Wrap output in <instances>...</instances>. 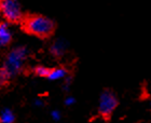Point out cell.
Listing matches in <instances>:
<instances>
[{
	"label": "cell",
	"instance_id": "obj_3",
	"mask_svg": "<svg viewBox=\"0 0 151 123\" xmlns=\"http://www.w3.org/2000/svg\"><path fill=\"white\" fill-rule=\"evenodd\" d=\"M0 12L10 23H17L23 19L22 6L17 0H0Z\"/></svg>",
	"mask_w": 151,
	"mask_h": 123
},
{
	"label": "cell",
	"instance_id": "obj_13",
	"mask_svg": "<svg viewBox=\"0 0 151 123\" xmlns=\"http://www.w3.org/2000/svg\"><path fill=\"white\" fill-rule=\"evenodd\" d=\"M75 103H76V98L73 97V96H67V97L65 98V101H64V104H65V106H67V107H70V106L75 105Z\"/></svg>",
	"mask_w": 151,
	"mask_h": 123
},
{
	"label": "cell",
	"instance_id": "obj_14",
	"mask_svg": "<svg viewBox=\"0 0 151 123\" xmlns=\"http://www.w3.org/2000/svg\"><path fill=\"white\" fill-rule=\"evenodd\" d=\"M32 104H34V106H35V107L40 108V107H43L45 103H44V101L42 99V98L37 97V98H35V99H34V103H32Z\"/></svg>",
	"mask_w": 151,
	"mask_h": 123
},
{
	"label": "cell",
	"instance_id": "obj_5",
	"mask_svg": "<svg viewBox=\"0 0 151 123\" xmlns=\"http://www.w3.org/2000/svg\"><path fill=\"white\" fill-rule=\"evenodd\" d=\"M67 51V42L64 39H57L51 44L50 47V53L52 56L56 57H62L64 54L66 53Z\"/></svg>",
	"mask_w": 151,
	"mask_h": 123
},
{
	"label": "cell",
	"instance_id": "obj_12",
	"mask_svg": "<svg viewBox=\"0 0 151 123\" xmlns=\"http://www.w3.org/2000/svg\"><path fill=\"white\" fill-rule=\"evenodd\" d=\"M50 116H51V118H52V120L55 121V122H57V121H60V119H62V114H60V111L56 110V109L51 111Z\"/></svg>",
	"mask_w": 151,
	"mask_h": 123
},
{
	"label": "cell",
	"instance_id": "obj_7",
	"mask_svg": "<svg viewBox=\"0 0 151 123\" xmlns=\"http://www.w3.org/2000/svg\"><path fill=\"white\" fill-rule=\"evenodd\" d=\"M68 75L67 70L63 67H56V68H51L50 73L47 77V80L50 81H57V80H62Z\"/></svg>",
	"mask_w": 151,
	"mask_h": 123
},
{
	"label": "cell",
	"instance_id": "obj_6",
	"mask_svg": "<svg viewBox=\"0 0 151 123\" xmlns=\"http://www.w3.org/2000/svg\"><path fill=\"white\" fill-rule=\"evenodd\" d=\"M12 40V32L6 23H0V47H6Z\"/></svg>",
	"mask_w": 151,
	"mask_h": 123
},
{
	"label": "cell",
	"instance_id": "obj_9",
	"mask_svg": "<svg viewBox=\"0 0 151 123\" xmlns=\"http://www.w3.org/2000/svg\"><path fill=\"white\" fill-rule=\"evenodd\" d=\"M50 67L43 66V65H38V66L34 67L32 73H34L35 76L39 77V78H47L49 76V73H50Z\"/></svg>",
	"mask_w": 151,
	"mask_h": 123
},
{
	"label": "cell",
	"instance_id": "obj_1",
	"mask_svg": "<svg viewBox=\"0 0 151 123\" xmlns=\"http://www.w3.org/2000/svg\"><path fill=\"white\" fill-rule=\"evenodd\" d=\"M25 32L38 38H49L55 30V23L44 15H30L24 19Z\"/></svg>",
	"mask_w": 151,
	"mask_h": 123
},
{
	"label": "cell",
	"instance_id": "obj_4",
	"mask_svg": "<svg viewBox=\"0 0 151 123\" xmlns=\"http://www.w3.org/2000/svg\"><path fill=\"white\" fill-rule=\"evenodd\" d=\"M118 105H119V101H118V98L114 95V93L109 91V90H106L99 96L98 112L101 117H104L105 119H108L113 114V111L116 110Z\"/></svg>",
	"mask_w": 151,
	"mask_h": 123
},
{
	"label": "cell",
	"instance_id": "obj_15",
	"mask_svg": "<svg viewBox=\"0 0 151 123\" xmlns=\"http://www.w3.org/2000/svg\"><path fill=\"white\" fill-rule=\"evenodd\" d=\"M150 104H151V103H150Z\"/></svg>",
	"mask_w": 151,
	"mask_h": 123
},
{
	"label": "cell",
	"instance_id": "obj_8",
	"mask_svg": "<svg viewBox=\"0 0 151 123\" xmlns=\"http://www.w3.org/2000/svg\"><path fill=\"white\" fill-rule=\"evenodd\" d=\"M16 117L12 109L3 108L0 111V123H15Z\"/></svg>",
	"mask_w": 151,
	"mask_h": 123
},
{
	"label": "cell",
	"instance_id": "obj_2",
	"mask_svg": "<svg viewBox=\"0 0 151 123\" xmlns=\"http://www.w3.org/2000/svg\"><path fill=\"white\" fill-rule=\"evenodd\" d=\"M28 49L24 47V45L15 47L8 53L2 67H4L9 71V73L11 75L12 78L17 76L22 71L23 67L25 65L26 60L28 57Z\"/></svg>",
	"mask_w": 151,
	"mask_h": 123
},
{
	"label": "cell",
	"instance_id": "obj_11",
	"mask_svg": "<svg viewBox=\"0 0 151 123\" xmlns=\"http://www.w3.org/2000/svg\"><path fill=\"white\" fill-rule=\"evenodd\" d=\"M73 83V76H68L67 75L64 78V83H63V90L65 92H68L70 90V85Z\"/></svg>",
	"mask_w": 151,
	"mask_h": 123
},
{
	"label": "cell",
	"instance_id": "obj_10",
	"mask_svg": "<svg viewBox=\"0 0 151 123\" xmlns=\"http://www.w3.org/2000/svg\"><path fill=\"white\" fill-rule=\"evenodd\" d=\"M11 79H12V77H11V75L9 73V71H8L4 67H1V68H0V86L6 85Z\"/></svg>",
	"mask_w": 151,
	"mask_h": 123
}]
</instances>
